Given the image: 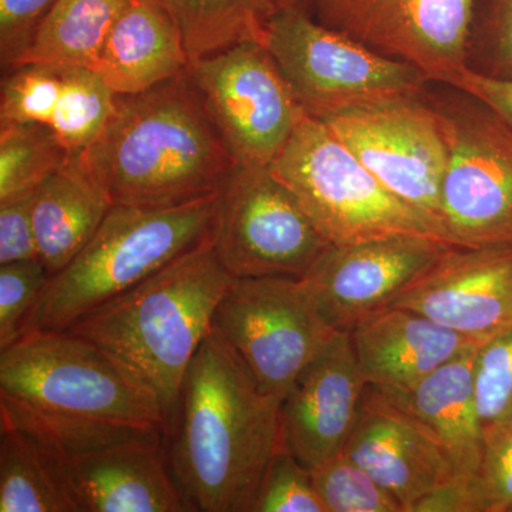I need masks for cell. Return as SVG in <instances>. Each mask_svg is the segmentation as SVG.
Listing matches in <instances>:
<instances>
[{"instance_id": "cell-1", "label": "cell", "mask_w": 512, "mask_h": 512, "mask_svg": "<svg viewBox=\"0 0 512 512\" xmlns=\"http://www.w3.org/2000/svg\"><path fill=\"white\" fill-rule=\"evenodd\" d=\"M281 403L259 389L211 329L192 357L163 433L168 470L191 512H252L282 443Z\"/></svg>"}, {"instance_id": "cell-36", "label": "cell", "mask_w": 512, "mask_h": 512, "mask_svg": "<svg viewBox=\"0 0 512 512\" xmlns=\"http://www.w3.org/2000/svg\"><path fill=\"white\" fill-rule=\"evenodd\" d=\"M56 0H0L2 72L18 66Z\"/></svg>"}, {"instance_id": "cell-24", "label": "cell", "mask_w": 512, "mask_h": 512, "mask_svg": "<svg viewBox=\"0 0 512 512\" xmlns=\"http://www.w3.org/2000/svg\"><path fill=\"white\" fill-rule=\"evenodd\" d=\"M180 29L190 60L242 42H265L271 0H158Z\"/></svg>"}, {"instance_id": "cell-32", "label": "cell", "mask_w": 512, "mask_h": 512, "mask_svg": "<svg viewBox=\"0 0 512 512\" xmlns=\"http://www.w3.org/2000/svg\"><path fill=\"white\" fill-rule=\"evenodd\" d=\"M474 393L483 429L512 417V326L484 340L474 363Z\"/></svg>"}, {"instance_id": "cell-10", "label": "cell", "mask_w": 512, "mask_h": 512, "mask_svg": "<svg viewBox=\"0 0 512 512\" xmlns=\"http://www.w3.org/2000/svg\"><path fill=\"white\" fill-rule=\"evenodd\" d=\"M332 244L269 167L237 165L220 191L214 251L234 278L302 279Z\"/></svg>"}, {"instance_id": "cell-3", "label": "cell", "mask_w": 512, "mask_h": 512, "mask_svg": "<svg viewBox=\"0 0 512 512\" xmlns=\"http://www.w3.org/2000/svg\"><path fill=\"white\" fill-rule=\"evenodd\" d=\"M234 281L211 242L87 313L67 332L90 340L126 367L157 397L167 426L192 357Z\"/></svg>"}, {"instance_id": "cell-33", "label": "cell", "mask_w": 512, "mask_h": 512, "mask_svg": "<svg viewBox=\"0 0 512 512\" xmlns=\"http://www.w3.org/2000/svg\"><path fill=\"white\" fill-rule=\"evenodd\" d=\"M474 512H512V417L485 426L477 473L470 478Z\"/></svg>"}, {"instance_id": "cell-17", "label": "cell", "mask_w": 512, "mask_h": 512, "mask_svg": "<svg viewBox=\"0 0 512 512\" xmlns=\"http://www.w3.org/2000/svg\"><path fill=\"white\" fill-rule=\"evenodd\" d=\"M346 456L399 501L403 512L454 476L453 461L439 441L412 416L366 384Z\"/></svg>"}, {"instance_id": "cell-31", "label": "cell", "mask_w": 512, "mask_h": 512, "mask_svg": "<svg viewBox=\"0 0 512 512\" xmlns=\"http://www.w3.org/2000/svg\"><path fill=\"white\" fill-rule=\"evenodd\" d=\"M467 67L512 79V0H474Z\"/></svg>"}, {"instance_id": "cell-29", "label": "cell", "mask_w": 512, "mask_h": 512, "mask_svg": "<svg viewBox=\"0 0 512 512\" xmlns=\"http://www.w3.org/2000/svg\"><path fill=\"white\" fill-rule=\"evenodd\" d=\"M63 66L23 63L3 72L0 86V126H50L62 90Z\"/></svg>"}, {"instance_id": "cell-21", "label": "cell", "mask_w": 512, "mask_h": 512, "mask_svg": "<svg viewBox=\"0 0 512 512\" xmlns=\"http://www.w3.org/2000/svg\"><path fill=\"white\" fill-rule=\"evenodd\" d=\"M478 346L480 343L410 389L394 392L377 389L439 441L453 461V477H474L483 451V424L474 393Z\"/></svg>"}, {"instance_id": "cell-39", "label": "cell", "mask_w": 512, "mask_h": 512, "mask_svg": "<svg viewBox=\"0 0 512 512\" xmlns=\"http://www.w3.org/2000/svg\"><path fill=\"white\" fill-rule=\"evenodd\" d=\"M271 2L274 3L276 10L298 9L309 12L312 0H271Z\"/></svg>"}, {"instance_id": "cell-13", "label": "cell", "mask_w": 512, "mask_h": 512, "mask_svg": "<svg viewBox=\"0 0 512 512\" xmlns=\"http://www.w3.org/2000/svg\"><path fill=\"white\" fill-rule=\"evenodd\" d=\"M474 0H312L309 13L379 55L448 84L467 67Z\"/></svg>"}, {"instance_id": "cell-6", "label": "cell", "mask_w": 512, "mask_h": 512, "mask_svg": "<svg viewBox=\"0 0 512 512\" xmlns=\"http://www.w3.org/2000/svg\"><path fill=\"white\" fill-rule=\"evenodd\" d=\"M269 168L332 245L392 235L443 239L429 218L387 190L322 120L306 116Z\"/></svg>"}, {"instance_id": "cell-38", "label": "cell", "mask_w": 512, "mask_h": 512, "mask_svg": "<svg viewBox=\"0 0 512 512\" xmlns=\"http://www.w3.org/2000/svg\"><path fill=\"white\" fill-rule=\"evenodd\" d=\"M447 86L477 97L512 127V79H495L466 67Z\"/></svg>"}, {"instance_id": "cell-8", "label": "cell", "mask_w": 512, "mask_h": 512, "mask_svg": "<svg viewBox=\"0 0 512 512\" xmlns=\"http://www.w3.org/2000/svg\"><path fill=\"white\" fill-rule=\"evenodd\" d=\"M434 104L446 128L441 184L444 239L454 247L512 249V127L477 97Z\"/></svg>"}, {"instance_id": "cell-26", "label": "cell", "mask_w": 512, "mask_h": 512, "mask_svg": "<svg viewBox=\"0 0 512 512\" xmlns=\"http://www.w3.org/2000/svg\"><path fill=\"white\" fill-rule=\"evenodd\" d=\"M0 420L29 434L37 443L60 456H77L164 433L158 427L66 416L3 399H0Z\"/></svg>"}, {"instance_id": "cell-7", "label": "cell", "mask_w": 512, "mask_h": 512, "mask_svg": "<svg viewBox=\"0 0 512 512\" xmlns=\"http://www.w3.org/2000/svg\"><path fill=\"white\" fill-rule=\"evenodd\" d=\"M264 45L313 119L419 97L430 82L412 64L373 52L306 10H276Z\"/></svg>"}, {"instance_id": "cell-12", "label": "cell", "mask_w": 512, "mask_h": 512, "mask_svg": "<svg viewBox=\"0 0 512 512\" xmlns=\"http://www.w3.org/2000/svg\"><path fill=\"white\" fill-rule=\"evenodd\" d=\"M322 121L387 190L429 218L444 239L440 195L448 144L436 106L409 97Z\"/></svg>"}, {"instance_id": "cell-37", "label": "cell", "mask_w": 512, "mask_h": 512, "mask_svg": "<svg viewBox=\"0 0 512 512\" xmlns=\"http://www.w3.org/2000/svg\"><path fill=\"white\" fill-rule=\"evenodd\" d=\"M35 192L0 201V265L37 258L32 218Z\"/></svg>"}, {"instance_id": "cell-25", "label": "cell", "mask_w": 512, "mask_h": 512, "mask_svg": "<svg viewBox=\"0 0 512 512\" xmlns=\"http://www.w3.org/2000/svg\"><path fill=\"white\" fill-rule=\"evenodd\" d=\"M0 512H77L49 451L2 420Z\"/></svg>"}, {"instance_id": "cell-19", "label": "cell", "mask_w": 512, "mask_h": 512, "mask_svg": "<svg viewBox=\"0 0 512 512\" xmlns=\"http://www.w3.org/2000/svg\"><path fill=\"white\" fill-rule=\"evenodd\" d=\"M349 333L363 379L383 392L410 389L480 343L403 308L384 309Z\"/></svg>"}, {"instance_id": "cell-35", "label": "cell", "mask_w": 512, "mask_h": 512, "mask_svg": "<svg viewBox=\"0 0 512 512\" xmlns=\"http://www.w3.org/2000/svg\"><path fill=\"white\" fill-rule=\"evenodd\" d=\"M49 279L39 258L0 265V349L22 338Z\"/></svg>"}, {"instance_id": "cell-5", "label": "cell", "mask_w": 512, "mask_h": 512, "mask_svg": "<svg viewBox=\"0 0 512 512\" xmlns=\"http://www.w3.org/2000/svg\"><path fill=\"white\" fill-rule=\"evenodd\" d=\"M0 399L66 416L165 427L146 386L106 350L67 330H35L0 349Z\"/></svg>"}, {"instance_id": "cell-14", "label": "cell", "mask_w": 512, "mask_h": 512, "mask_svg": "<svg viewBox=\"0 0 512 512\" xmlns=\"http://www.w3.org/2000/svg\"><path fill=\"white\" fill-rule=\"evenodd\" d=\"M450 247L431 235L332 245L299 281L329 328L352 332L363 320L390 308Z\"/></svg>"}, {"instance_id": "cell-22", "label": "cell", "mask_w": 512, "mask_h": 512, "mask_svg": "<svg viewBox=\"0 0 512 512\" xmlns=\"http://www.w3.org/2000/svg\"><path fill=\"white\" fill-rule=\"evenodd\" d=\"M110 198L77 157L40 184L33 197L32 218L37 258L50 276L66 268L100 228Z\"/></svg>"}, {"instance_id": "cell-28", "label": "cell", "mask_w": 512, "mask_h": 512, "mask_svg": "<svg viewBox=\"0 0 512 512\" xmlns=\"http://www.w3.org/2000/svg\"><path fill=\"white\" fill-rule=\"evenodd\" d=\"M70 158L49 126H0V201L36 191Z\"/></svg>"}, {"instance_id": "cell-4", "label": "cell", "mask_w": 512, "mask_h": 512, "mask_svg": "<svg viewBox=\"0 0 512 512\" xmlns=\"http://www.w3.org/2000/svg\"><path fill=\"white\" fill-rule=\"evenodd\" d=\"M218 210L220 191L174 207L113 205L83 251L50 276L25 333L67 330L175 259L211 244Z\"/></svg>"}, {"instance_id": "cell-9", "label": "cell", "mask_w": 512, "mask_h": 512, "mask_svg": "<svg viewBox=\"0 0 512 512\" xmlns=\"http://www.w3.org/2000/svg\"><path fill=\"white\" fill-rule=\"evenodd\" d=\"M187 73L237 165L271 167L309 116L264 43L192 60Z\"/></svg>"}, {"instance_id": "cell-27", "label": "cell", "mask_w": 512, "mask_h": 512, "mask_svg": "<svg viewBox=\"0 0 512 512\" xmlns=\"http://www.w3.org/2000/svg\"><path fill=\"white\" fill-rule=\"evenodd\" d=\"M117 97L89 67L63 66L62 90L49 127L70 157L99 140L116 111Z\"/></svg>"}, {"instance_id": "cell-16", "label": "cell", "mask_w": 512, "mask_h": 512, "mask_svg": "<svg viewBox=\"0 0 512 512\" xmlns=\"http://www.w3.org/2000/svg\"><path fill=\"white\" fill-rule=\"evenodd\" d=\"M365 389L350 333L336 330L281 403L282 444L303 467L315 470L343 451Z\"/></svg>"}, {"instance_id": "cell-23", "label": "cell", "mask_w": 512, "mask_h": 512, "mask_svg": "<svg viewBox=\"0 0 512 512\" xmlns=\"http://www.w3.org/2000/svg\"><path fill=\"white\" fill-rule=\"evenodd\" d=\"M124 3L126 0H56L19 64L52 63L92 69Z\"/></svg>"}, {"instance_id": "cell-15", "label": "cell", "mask_w": 512, "mask_h": 512, "mask_svg": "<svg viewBox=\"0 0 512 512\" xmlns=\"http://www.w3.org/2000/svg\"><path fill=\"white\" fill-rule=\"evenodd\" d=\"M390 308L483 343L512 326V249L453 245Z\"/></svg>"}, {"instance_id": "cell-20", "label": "cell", "mask_w": 512, "mask_h": 512, "mask_svg": "<svg viewBox=\"0 0 512 512\" xmlns=\"http://www.w3.org/2000/svg\"><path fill=\"white\" fill-rule=\"evenodd\" d=\"M190 62L180 29L158 0H126L92 70L126 96L180 76Z\"/></svg>"}, {"instance_id": "cell-2", "label": "cell", "mask_w": 512, "mask_h": 512, "mask_svg": "<svg viewBox=\"0 0 512 512\" xmlns=\"http://www.w3.org/2000/svg\"><path fill=\"white\" fill-rule=\"evenodd\" d=\"M77 160L111 204L140 208L215 194L237 168L187 72L119 94L109 126Z\"/></svg>"}, {"instance_id": "cell-34", "label": "cell", "mask_w": 512, "mask_h": 512, "mask_svg": "<svg viewBox=\"0 0 512 512\" xmlns=\"http://www.w3.org/2000/svg\"><path fill=\"white\" fill-rule=\"evenodd\" d=\"M252 512H326L311 471L282 443L266 468Z\"/></svg>"}, {"instance_id": "cell-18", "label": "cell", "mask_w": 512, "mask_h": 512, "mask_svg": "<svg viewBox=\"0 0 512 512\" xmlns=\"http://www.w3.org/2000/svg\"><path fill=\"white\" fill-rule=\"evenodd\" d=\"M47 451L77 512H191L168 470L163 434L77 456Z\"/></svg>"}, {"instance_id": "cell-11", "label": "cell", "mask_w": 512, "mask_h": 512, "mask_svg": "<svg viewBox=\"0 0 512 512\" xmlns=\"http://www.w3.org/2000/svg\"><path fill=\"white\" fill-rule=\"evenodd\" d=\"M212 329L231 346L259 389L281 397L336 330L316 313L299 279L235 278Z\"/></svg>"}, {"instance_id": "cell-30", "label": "cell", "mask_w": 512, "mask_h": 512, "mask_svg": "<svg viewBox=\"0 0 512 512\" xmlns=\"http://www.w3.org/2000/svg\"><path fill=\"white\" fill-rule=\"evenodd\" d=\"M311 476L326 512H403L399 501L345 451L312 470Z\"/></svg>"}]
</instances>
